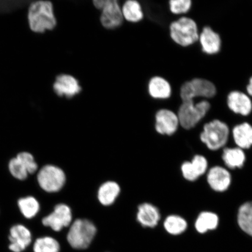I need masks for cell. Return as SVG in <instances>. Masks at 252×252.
Segmentation results:
<instances>
[{
  "label": "cell",
  "mask_w": 252,
  "mask_h": 252,
  "mask_svg": "<svg viewBox=\"0 0 252 252\" xmlns=\"http://www.w3.org/2000/svg\"><path fill=\"white\" fill-rule=\"evenodd\" d=\"M207 181L213 190L224 191L231 184V175L227 170L222 167H213L208 173Z\"/></svg>",
  "instance_id": "9a60e30c"
},
{
  "label": "cell",
  "mask_w": 252,
  "mask_h": 252,
  "mask_svg": "<svg viewBox=\"0 0 252 252\" xmlns=\"http://www.w3.org/2000/svg\"><path fill=\"white\" fill-rule=\"evenodd\" d=\"M100 15V23L107 30H115L124 23L122 7L117 0H105Z\"/></svg>",
  "instance_id": "ba28073f"
},
{
  "label": "cell",
  "mask_w": 252,
  "mask_h": 252,
  "mask_svg": "<svg viewBox=\"0 0 252 252\" xmlns=\"http://www.w3.org/2000/svg\"><path fill=\"white\" fill-rule=\"evenodd\" d=\"M119 193V186L116 183L107 182L99 188V200L104 206H109L114 202Z\"/></svg>",
  "instance_id": "7402d4cb"
},
{
  "label": "cell",
  "mask_w": 252,
  "mask_h": 252,
  "mask_svg": "<svg viewBox=\"0 0 252 252\" xmlns=\"http://www.w3.org/2000/svg\"><path fill=\"white\" fill-rule=\"evenodd\" d=\"M179 94L182 102L191 101L198 97L212 98L217 94V88L212 81L196 78L183 84Z\"/></svg>",
  "instance_id": "5b68a950"
},
{
  "label": "cell",
  "mask_w": 252,
  "mask_h": 252,
  "mask_svg": "<svg viewBox=\"0 0 252 252\" xmlns=\"http://www.w3.org/2000/svg\"><path fill=\"white\" fill-rule=\"evenodd\" d=\"M9 250L13 252H22L32 242V234L29 229L23 225H14L9 231Z\"/></svg>",
  "instance_id": "7c38bea8"
},
{
  "label": "cell",
  "mask_w": 252,
  "mask_h": 252,
  "mask_svg": "<svg viewBox=\"0 0 252 252\" xmlns=\"http://www.w3.org/2000/svg\"><path fill=\"white\" fill-rule=\"evenodd\" d=\"M227 105L236 114L247 116L252 111V102L250 97L239 91H233L227 96Z\"/></svg>",
  "instance_id": "4fadbf2b"
},
{
  "label": "cell",
  "mask_w": 252,
  "mask_h": 252,
  "mask_svg": "<svg viewBox=\"0 0 252 252\" xmlns=\"http://www.w3.org/2000/svg\"><path fill=\"white\" fill-rule=\"evenodd\" d=\"M210 108V103L206 100L197 103L194 100L182 102L177 114L179 125L187 130L193 128L205 117Z\"/></svg>",
  "instance_id": "3957f363"
},
{
  "label": "cell",
  "mask_w": 252,
  "mask_h": 252,
  "mask_svg": "<svg viewBox=\"0 0 252 252\" xmlns=\"http://www.w3.org/2000/svg\"><path fill=\"white\" fill-rule=\"evenodd\" d=\"M16 157L23 163L29 174H33V173L37 171L38 166H37L34 157L31 154L27 152H23L18 154Z\"/></svg>",
  "instance_id": "f546056e"
},
{
  "label": "cell",
  "mask_w": 252,
  "mask_h": 252,
  "mask_svg": "<svg viewBox=\"0 0 252 252\" xmlns=\"http://www.w3.org/2000/svg\"><path fill=\"white\" fill-rule=\"evenodd\" d=\"M219 224V217L211 212L201 213L196 220L195 227L197 231L203 234L209 230L215 229Z\"/></svg>",
  "instance_id": "cb8c5ba5"
},
{
  "label": "cell",
  "mask_w": 252,
  "mask_h": 252,
  "mask_svg": "<svg viewBox=\"0 0 252 252\" xmlns=\"http://www.w3.org/2000/svg\"><path fill=\"white\" fill-rule=\"evenodd\" d=\"M53 89L57 96L70 99L80 94L82 87L80 81L73 75L61 74L56 77Z\"/></svg>",
  "instance_id": "9c48e42d"
},
{
  "label": "cell",
  "mask_w": 252,
  "mask_h": 252,
  "mask_svg": "<svg viewBox=\"0 0 252 252\" xmlns=\"http://www.w3.org/2000/svg\"><path fill=\"white\" fill-rule=\"evenodd\" d=\"M96 233V228L93 222L87 220L78 219L69 230L67 241L75 250H85L89 247Z\"/></svg>",
  "instance_id": "277c9868"
},
{
  "label": "cell",
  "mask_w": 252,
  "mask_h": 252,
  "mask_svg": "<svg viewBox=\"0 0 252 252\" xmlns=\"http://www.w3.org/2000/svg\"><path fill=\"white\" fill-rule=\"evenodd\" d=\"M208 166L206 158L196 156L191 162H186L182 166L184 178L189 181H196L199 176L206 172Z\"/></svg>",
  "instance_id": "2e32d148"
},
{
  "label": "cell",
  "mask_w": 252,
  "mask_h": 252,
  "mask_svg": "<svg viewBox=\"0 0 252 252\" xmlns=\"http://www.w3.org/2000/svg\"><path fill=\"white\" fill-rule=\"evenodd\" d=\"M179 121L177 114L168 109H161L156 115V129L160 134H174L178 130Z\"/></svg>",
  "instance_id": "8fae6325"
},
{
  "label": "cell",
  "mask_w": 252,
  "mask_h": 252,
  "mask_svg": "<svg viewBox=\"0 0 252 252\" xmlns=\"http://www.w3.org/2000/svg\"><path fill=\"white\" fill-rule=\"evenodd\" d=\"M222 159L226 166L231 169L242 168L245 160V153L240 148L223 150Z\"/></svg>",
  "instance_id": "44dd1931"
},
{
  "label": "cell",
  "mask_w": 252,
  "mask_h": 252,
  "mask_svg": "<svg viewBox=\"0 0 252 252\" xmlns=\"http://www.w3.org/2000/svg\"><path fill=\"white\" fill-rule=\"evenodd\" d=\"M148 92L156 99H166L172 94V87L169 81L160 76L151 78L148 84Z\"/></svg>",
  "instance_id": "e0dca14e"
},
{
  "label": "cell",
  "mask_w": 252,
  "mask_h": 252,
  "mask_svg": "<svg viewBox=\"0 0 252 252\" xmlns=\"http://www.w3.org/2000/svg\"><path fill=\"white\" fill-rule=\"evenodd\" d=\"M232 133L235 143L242 150L250 149L252 146V126L248 123L236 126Z\"/></svg>",
  "instance_id": "d6986e66"
},
{
  "label": "cell",
  "mask_w": 252,
  "mask_h": 252,
  "mask_svg": "<svg viewBox=\"0 0 252 252\" xmlns=\"http://www.w3.org/2000/svg\"><path fill=\"white\" fill-rule=\"evenodd\" d=\"M61 246L55 238L50 236L37 239L33 245L34 252H60Z\"/></svg>",
  "instance_id": "484cf974"
},
{
  "label": "cell",
  "mask_w": 252,
  "mask_h": 252,
  "mask_svg": "<svg viewBox=\"0 0 252 252\" xmlns=\"http://www.w3.org/2000/svg\"><path fill=\"white\" fill-rule=\"evenodd\" d=\"M238 222L245 232L252 236V201L245 203L239 208Z\"/></svg>",
  "instance_id": "603a6c76"
},
{
  "label": "cell",
  "mask_w": 252,
  "mask_h": 252,
  "mask_svg": "<svg viewBox=\"0 0 252 252\" xmlns=\"http://www.w3.org/2000/svg\"><path fill=\"white\" fill-rule=\"evenodd\" d=\"M169 34L172 40L182 47H188L198 41L199 32L193 19L182 17L169 25Z\"/></svg>",
  "instance_id": "7a4b0ae2"
},
{
  "label": "cell",
  "mask_w": 252,
  "mask_h": 252,
  "mask_svg": "<svg viewBox=\"0 0 252 252\" xmlns=\"http://www.w3.org/2000/svg\"><path fill=\"white\" fill-rule=\"evenodd\" d=\"M122 11L124 20L129 23H139L144 17L140 3L135 0L125 1L122 5Z\"/></svg>",
  "instance_id": "ffe728a7"
},
{
  "label": "cell",
  "mask_w": 252,
  "mask_h": 252,
  "mask_svg": "<svg viewBox=\"0 0 252 252\" xmlns=\"http://www.w3.org/2000/svg\"><path fill=\"white\" fill-rule=\"evenodd\" d=\"M64 171L58 166L47 165L43 166L37 174V181L43 190L55 193L61 190L65 183Z\"/></svg>",
  "instance_id": "52a82bcc"
},
{
  "label": "cell",
  "mask_w": 252,
  "mask_h": 252,
  "mask_svg": "<svg viewBox=\"0 0 252 252\" xmlns=\"http://www.w3.org/2000/svg\"><path fill=\"white\" fill-rule=\"evenodd\" d=\"M8 168L11 175L18 180L24 181L28 178L27 170L17 157L11 159L9 162Z\"/></svg>",
  "instance_id": "83f0119b"
},
{
  "label": "cell",
  "mask_w": 252,
  "mask_h": 252,
  "mask_svg": "<svg viewBox=\"0 0 252 252\" xmlns=\"http://www.w3.org/2000/svg\"><path fill=\"white\" fill-rule=\"evenodd\" d=\"M202 51L207 55H213L219 53L221 48V39L220 34L210 27H205L198 38Z\"/></svg>",
  "instance_id": "5bb4252c"
},
{
  "label": "cell",
  "mask_w": 252,
  "mask_h": 252,
  "mask_svg": "<svg viewBox=\"0 0 252 252\" xmlns=\"http://www.w3.org/2000/svg\"><path fill=\"white\" fill-rule=\"evenodd\" d=\"M72 220L70 208L64 204L56 205L54 211L42 220L43 225L49 226L53 231H61L70 225Z\"/></svg>",
  "instance_id": "30bf717a"
},
{
  "label": "cell",
  "mask_w": 252,
  "mask_h": 252,
  "mask_svg": "<svg viewBox=\"0 0 252 252\" xmlns=\"http://www.w3.org/2000/svg\"><path fill=\"white\" fill-rule=\"evenodd\" d=\"M18 204L21 212L28 219L33 218L38 213L40 209L38 201L32 196L20 198Z\"/></svg>",
  "instance_id": "d4e9b609"
},
{
  "label": "cell",
  "mask_w": 252,
  "mask_h": 252,
  "mask_svg": "<svg viewBox=\"0 0 252 252\" xmlns=\"http://www.w3.org/2000/svg\"><path fill=\"white\" fill-rule=\"evenodd\" d=\"M188 223L182 217L178 216H170L167 217L164 222L166 231L172 235H179L187 229Z\"/></svg>",
  "instance_id": "4316f807"
},
{
  "label": "cell",
  "mask_w": 252,
  "mask_h": 252,
  "mask_svg": "<svg viewBox=\"0 0 252 252\" xmlns=\"http://www.w3.org/2000/svg\"><path fill=\"white\" fill-rule=\"evenodd\" d=\"M27 19L31 31L35 33L54 30L58 24L54 6L50 1L32 2L28 7Z\"/></svg>",
  "instance_id": "6da1fadb"
},
{
  "label": "cell",
  "mask_w": 252,
  "mask_h": 252,
  "mask_svg": "<svg viewBox=\"0 0 252 252\" xmlns=\"http://www.w3.org/2000/svg\"><path fill=\"white\" fill-rule=\"evenodd\" d=\"M247 91L249 95L252 96V76L250 78V81H249Z\"/></svg>",
  "instance_id": "4dcf8cb0"
},
{
  "label": "cell",
  "mask_w": 252,
  "mask_h": 252,
  "mask_svg": "<svg viewBox=\"0 0 252 252\" xmlns=\"http://www.w3.org/2000/svg\"><path fill=\"white\" fill-rule=\"evenodd\" d=\"M159 219V211L152 204L144 203L138 207L137 220L142 225L153 228L158 224Z\"/></svg>",
  "instance_id": "ac0fdd59"
},
{
  "label": "cell",
  "mask_w": 252,
  "mask_h": 252,
  "mask_svg": "<svg viewBox=\"0 0 252 252\" xmlns=\"http://www.w3.org/2000/svg\"><path fill=\"white\" fill-rule=\"evenodd\" d=\"M227 125L220 120H214L204 126L200 139L211 150H217L224 146L228 139Z\"/></svg>",
  "instance_id": "8992f818"
},
{
  "label": "cell",
  "mask_w": 252,
  "mask_h": 252,
  "mask_svg": "<svg viewBox=\"0 0 252 252\" xmlns=\"http://www.w3.org/2000/svg\"><path fill=\"white\" fill-rule=\"evenodd\" d=\"M168 3L169 10L175 15L187 14L192 5L191 0H171Z\"/></svg>",
  "instance_id": "f1b7e54d"
}]
</instances>
